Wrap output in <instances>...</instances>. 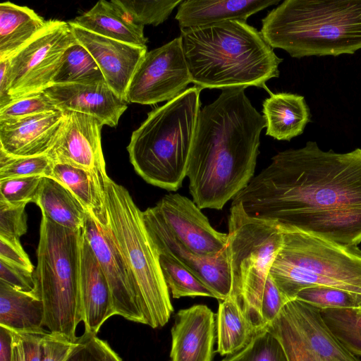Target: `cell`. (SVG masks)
<instances>
[{
	"label": "cell",
	"mask_w": 361,
	"mask_h": 361,
	"mask_svg": "<svg viewBox=\"0 0 361 361\" xmlns=\"http://www.w3.org/2000/svg\"><path fill=\"white\" fill-rule=\"evenodd\" d=\"M281 229L361 243V148L324 151L315 141L279 152L232 200Z\"/></svg>",
	"instance_id": "obj_1"
},
{
	"label": "cell",
	"mask_w": 361,
	"mask_h": 361,
	"mask_svg": "<svg viewBox=\"0 0 361 361\" xmlns=\"http://www.w3.org/2000/svg\"><path fill=\"white\" fill-rule=\"evenodd\" d=\"M245 89H224L199 111L186 176L201 209H222L254 177L266 121Z\"/></svg>",
	"instance_id": "obj_2"
},
{
	"label": "cell",
	"mask_w": 361,
	"mask_h": 361,
	"mask_svg": "<svg viewBox=\"0 0 361 361\" xmlns=\"http://www.w3.org/2000/svg\"><path fill=\"white\" fill-rule=\"evenodd\" d=\"M180 37L192 82L201 89L267 88L279 76L283 59L246 21L180 29Z\"/></svg>",
	"instance_id": "obj_3"
},
{
	"label": "cell",
	"mask_w": 361,
	"mask_h": 361,
	"mask_svg": "<svg viewBox=\"0 0 361 361\" xmlns=\"http://www.w3.org/2000/svg\"><path fill=\"white\" fill-rule=\"evenodd\" d=\"M262 23L268 44L293 58L361 49V0H285Z\"/></svg>",
	"instance_id": "obj_4"
},
{
	"label": "cell",
	"mask_w": 361,
	"mask_h": 361,
	"mask_svg": "<svg viewBox=\"0 0 361 361\" xmlns=\"http://www.w3.org/2000/svg\"><path fill=\"white\" fill-rule=\"evenodd\" d=\"M201 88L193 86L150 111L127 147L135 171L148 183L176 191L186 177L200 110Z\"/></svg>",
	"instance_id": "obj_5"
},
{
	"label": "cell",
	"mask_w": 361,
	"mask_h": 361,
	"mask_svg": "<svg viewBox=\"0 0 361 361\" xmlns=\"http://www.w3.org/2000/svg\"><path fill=\"white\" fill-rule=\"evenodd\" d=\"M105 202L108 225L135 288L145 324L168 323L173 307L159 262V253L145 226L142 211L128 190L109 177Z\"/></svg>",
	"instance_id": "obj_6"
},
{
	"label": "cell",
	"mask_w": 361,
	"mask_h": 361,
	"mask_svg": "<svg viewBox=\"0 0 361 361\" xmlns=\"http://www.w3.org/2000/svg\"><path fill=\"white\" fill-rule=\"evenodd\" d=\"M283 243L269 271L290 301L302 289L327 286L361 295V250L297 229H281Z\"/></svg>",
	"instance_id": "obj_7"
},
{
	"label": "cell",
	"mask_w": 361,
	"mask_h": 361,
	"mask_svg": "<svg viewBox=\"0 0 361 361\" xmlns=\"http://www.w3.org/2000/svg\"><path fill=\"white\" fill-rule=\"evenodd\" d=\"M81 229L62 227L42 215L32 290L44 306L43 326L73 341L83 321L80 290Z\"/></svg>",
	"instance_id": "obj_8"
},
{
	"label": "cell",
	"mask_w": 361,
	"mask_h": 361,
	"mask_svg": "<svg viewBox=\"0 0 361 361\" xmlns=\"http://www.w3.org/2000/svg\"><path fill=\"white\" fill-rule=\"evenodd\" d=\"M283 243L282 230L247 215L240 203H231L227 248L231 272L228 298L238 305L257 333L266 329L261 314L264 289Z\"/></svg>",
	"instance_id": "obj_9"
},
{
	"label": "cell",
	"mask_w": 361,
	"mask_h": 361,
	"mask_svg": "<svg viewBox=\"0 0 361 361\" xmlns=\"http://www.w3.org/2000/svg\"><path fill=\"white\" fill-rule=\"evenodd\" d=\"M280 343L287 361H360L335 336L321 310L294 299L265 329Z\"/></svg>",
	"instance_id": "obj_10"
},
{
	"label": "cell",
	"mask_w": 361,
	"mask_h": 361,
	"mask_svg": "<svg viewBox=\"0 0 361 361\" xmlns=\"http://www.w3.org/2000/svg\"><path fill=\"white\" fill-rule=\"evenodd\" d=\"M75 42L68 22L49 20L38 35L9 58L12 99L51 86L66 51Z\"/></svg>",
	"instance_id": "obj_11"
},
{
	"label": "cell",
	"mask_w": 361,
	"mask_h": 361,
	"mask_svg": "<svg viewBox=\"0 0 361 361\" xmlns=\"http://www.w3.org/2000/svg\"><path fill=\"white\" fill-rule=\"evenodd\" d=\"M192 82L180 37L147 51L127 89L128 103L155 104L169 102Z\"/></svg>",
	"instance_id": "obj_12"
},
{
	"label": "cell",
	"mask_w": 361,
	"mask_h": 361,
	"mask_svg": "<svg viewBox=\"0 0 361 361\" xmlns=\"http://www.w3.org/2000/svg\"><path fill=\"white\" fill-rule=\"evenodd\" d=\"M146 229L159 254L167 255L187 268L223 300L231 291V272L227 246L214 256H202L187 248L158 216L153 207L142 212Z\"/></svg>",
	"instance_id": "obj_13"
},
{
	"label": "cell",
	"mask_w": 361,
	"mask_h": 361,
	"mask_svg": "<svg viewBox=\"0 0 361 361\" xmlns=\"http://www.w3.org/2000/svg\"><path fill=\"white\" fill-rule=\"evenodd\" d=\"M82 229L109 283L115 315L145 324L135 288L108 223L100 224L87 212Z\"/></svg>",
	"instance_id": "obj_14"
},
{
	"label": "cell",
	"mask_w": 361,
	"mask_h": 361,
	"mask_svg": "<svg viewBox=\"0 0 361 361\" xmlns=\"http://www.w3.org/2000/svg\"><path fill=\"white\" fill-rule=\"evenodd\" d=\"M153 209L174 235L190 250L214 256L226 248L228 233L214 229L191 200L178 193L164 195Z\"/></svg>",
	"instance_id": "obj_15"
},
{
	"label": "cell",
	"mask_w": 361,
	"mask_h": 361,
	"mask_svg": "<svg viewBox=\"0 0 361 361\" xmlns=\"http://www.w3.org/2000/svg\"><path fill=\"white\" fill-rule=\"evenodd\" d=\"M64 112L60 133L47 154L54 162L68 164L102 176H108L101 138L104 125L90 115Z\"/></svg>",
	"instance_id": "obj_16"
},
{
	"label": "cell",
	"mask_w": 361,
	"mask_h": 361,
	"mask_svg": "<svg viewBox=\"0 0 361 361\" xmlns=\"http://www.w3.org/2000/svg\"><path fill=\"white\" fill-rule=\"evenodd\" d=\"M68 23L75 40L92 56L106 84L125 99L130 82L147 48L105 37Z\"/></svg>",
	"instance_id": "obj_17"
},
{
	"label": "cell",
	"mask_w": 361,
	"mask_h": 361,
	"mask_svg": "<svg viewBox=\"0 0 361 361\" xmlns=\"http://www.w3.org/2000/svg\"><path fill=\"white\" fill-rule=\"evenodd\" d=\"M43 92L59 110L90 115L109 127L117 126L128 108V102L106 82L53 85Z\"/></svg>",
	"instance_id": "obj_18"
},
{
	"label": "cell",
	"mask_w": 361,
	"mask_h": 361,
	"mask_svg": "<svg viewBox=\"0 0 361 361\" xmlns=\"http://www.w3.org/2000/svg\"><path fill=\"white\" fill-rule=\"evenodd\" d=\"M65 118L60 110L0 121V150L14 157L47 154Z\"/></svg>",
	"instance_id": "obj_19"
},
{
	"label": "cell",
	"mask_w": 361,
	"mask_h": 361,
	"mask_svg": "<svg viewBox=\"0 0 361 361\" xmlns=\"http://www.w3.org/2000/svg\"><path fill=\"white\" fill-rule=\"evenodd\" d=\"M215 331V315L207 305L180 310L171 330L169 361H212Z\"/></svg>",
	"instance_id": "obj_20"
},
{
	"label": "cell",
	"mask_w": 361,
	"mask_h": 361,
	"mask_svg": "<svg viewBox=\"0 0 361 361\" xmlns=\"http://www.w3.org/2000/svg\"><path fill=\"white\" fill-rule=\"evenodd\" d=\"M80 290L85 333L97 336L102 324L115 315L106 278L81 229Z\"/></svg>",
	"instance_id": "obj_21"
},
{
	"label": "cell",
	"mask_w": 361,
	"mask_h": 361,
	"mask_svg": "<svg viewBox=\"0 0 361 361\" xmlns=\"http://www.w3.org/2000/svg\"><path fill=\"white\" fill-rule=\"evenodd\" d=\"M280 0H185L178 6L175 18L180 29L247 19Z\"/></svg>",
	"instance_id": "obj_22"
},
{
	"label": "cell",
	"mask_w": 361,
	"mask_h": 361,
	"mask_svg": "<svg viewBox=\"0 0 361 361\" xmlns=\"http://www.w3.org/2000/svg\"><path fill=\"white\" fill-rule=\"evenodd\" d=\"M262 106L266 135L278 140L290 141L301 135L311 120L310 108L300 94L271 93Z\"/></svg>",
	"instance_id": "obj_23"
},
{
	"label": "cell",
	"mask_w": 361,
	"mask_h": 361,
	"mask_svg": "<svg viewBox=\"0 0 361 361\" xmlns=\"http://www.w3.org/2000/svg\"><path fill=\"white\" fill-rule=\"evenodd\" d=\"M71 22L99 35L147 47V38L144 35V26L126 18L112 0L99 1L91 9Z\"/></svg>",
	"instance_id": "obj_24"
},
{
	"label": "cell",
	"mask_w": 361,
	"mask_h": 361,
	"mask_svg": "<svg viewBox=\"0 0 361 361\" xmlns=\"http://www.w3.org/2000/svg\"><path fill=\"white\" fill-rule=\"evenodd\" d=\"M49 177L66 187L98 222L108 223L105 202L108 176H102L68 164L54 162Z\"/></svg>",
	"instance_id": "obj_25"
},
{
	"label": "cell",
	"mask_w": 361,
	"mask_h": 361,
	"mask_svg": "<svg viewBox=\"0 0 361 361\" xmlns=\"http://www.w3.org/2000/svg\"><path fill=\"white\" fill-rule=\"evenodd\" d=\"M32 8L11 1L0 4V59L10 58L47 25Z\"/></svg>",
	"instance_id": "obj_26"
},
{
	"label": "cell",
	"mask_w": 361,
	"mask_h": 361,
	"mask_svg": "<svg viewBox=\"0 0 361 361\" xmlns=\"http://www.w3.org/2000/svg\"><path fill=\"white\" fill-rule=\"evenodd\" d=\"M44 306L32 291L16 289L0 281V326L15 331L44 330Z\"/></svg>",
	"instance_id": "obj_27"
},
{
	"label": "cell",
	"mask_w": 361,
	"mask_h": 361,
	"mask_svg": "<svg viewBox=\"0 0 361 361\" xmlns=\"http://www.w3.org/2000/svg\"><path fill=\"white\" fill-rule=\"evenodd\" d=\"M42 215L71 231L83 228L87 211L77 197L63 185L44 177L34 202Z\"/></svg>",
	"instance_id": "obj_28"
},
{
	"label": "cell",
	"mask_w": 361,
	"mask_h": 361,
	"mask_svg": "<svg viewBox=\"0 0 361 361\" xmlns=\"http://www.w3.org/2000/svg\"><path fill=\"white\" fill-rule=\"evenodd\" d=\"M217 350L221 355H231L244 348L257 334L231 298L219 300L216 316Z\"/></svg>",
	"instance_id": "obj_29"
},
{
	"label": "cell",
	"mask_w": 361,
	"mask_h": 361,
	"mask_svg": "<svg viewBox=\"0 0 361 361\" xmlns=\"http://www.w3.org/2000/svg\"><path fill=\"white\" fill-rule=\"evenodd\" d=\"M101 82L106 81L97 63L87 50L75 40L66 51L51 85Z\"/></svg>",
	"instance_id": "obj_30"
},
{
	"label": "cell",
	"mask_w": 361,
	"mask_h": 361,
	"mask_svg": "<svg viewBox=\"0 0 361 361\" xmlns=\"http://www.w3.org/2000/svg\"><path fill=\"white\" fill-rule=\"evenodd\" d=\"M159 262L173 298L203 296L216 299L215 294L207 286L173 257L159 254Z\"/></svg>",
	"instance_id": "obj_31"
},
{
	"label": "cell",
	"mask_w": 361,
	"mask_h": 361,
	"mask_svg": "<svg viewBox=\"0 0 361 361\" xmlns=\"http://www.w3.org/2000/svg\"><path fill=\"white\" fill-rule=\"evenodd\" d=\"M321 314L338 341L353 354L361 356V310L326 309Z\"/></svg>",
	"instance_id": "obj_32"
},
{
	"label": "cell",
	"mask_w": 361,
	"mask_h": 361,
	"mask_svg": "<svg viewBox=\"0 0 361 361\" xmlns=\"http://www.w3.org/2000/svg\"><path fill=\"white\" fill-rule=\"evenodd\" d=\"M124 16L137 25L154 26L168 19L173 9L182 0H112Z\"/></svg>",
	"instance_id": "obj_33"
},
{
	"label": "cell",
	"mask_w": 361,
	"mask_h": 361,
	"mask_svg": "<svg viewBox=\"0 0 361 361\" xmlns=\"http://www.w3.org/2000/svg\"><path fill=\"white\" fill-rule=\"evenodd\" d=\"M298 300L308 303L320 310L347 309L361 310V295L327 286H313L301 290L296 295Z\"/></svg>",
	"instance_id": "obj_34"
},
{
	"label": "cell",
	"mask_w": 361,
	"mask_h": 361,
	"mask_svg": "<svg viewBox=\"0 0 361 361\" xmlns=\"http://www.w3.org/2000/svg\"><path fill=\"white\" fill-rule=\"evenodd\" d=\"M54 165L48 154L11 157L0 150V180L19 177H49Z\"/></svg>",
	"instance_id": "obj_35"
},
{
	"label": "cell",
	"mask_w": 361,
	"mask_h": 361,
	"mask_svg": "<svg viewBox=\"0 0 361 361\" xmlns=\"http://www.w3.org/2000/svg\"><path fill=\"white\" fill-rule=\"evenodd\" d=\"M221 361H287V359L276 338L264 329L256 334L244 348Z\"/></svg>",
	"instance_id": "obj_36"
},
{
	"label": "cell",
	"mask_w": 361,
	"mask_h": 361,
	"mask_svg": "<svg viewBox=\"0 0 361 361\" xmlns=\"http://www.w3.org/2000/svg\"><path fill=\"white\" fill-rule=\"evenodd\" d=\"M58 110L44 92H35L13 99L0 108V121L15 120Z\"/></svg>",
	"instance_id": "obj_37"
},
{
	"label": "cell",
	"mask_w": 361,
	"mask_h": 361,
	"mask_svg": "<svg viewBox=\"0 0 361 361\" xmlns=\"http://www.w3.org/2000/svg\"><path fill=\"white\" fill-rule=\"evenodd\" d=\"M43 178L30 176L0 180V200L12 205L34 202Z\"/></svg>",
	"instance_id": "obj_38"
},
{
	"label": "cell",
	"mask_w": 361,
	"mask_h": 361,
	"mask_svg": "<svg viewBox=\"0 0 361 361\" xmlns=\"http://www.w3.org/2000/svg\"><path fill=\"white\" fill-rule=\"evenodd\" d=\"M25 206L12 205L0 200V238L20 240L27 230Z\"/></svg>",
	"instance_id": "obj_39"
},
{
	"label": "cell",
	"mask_w": 361,
	"mask_h": 361,
	"mask_svg": "<svg viewBox=\"0 0 361 361\" xmlns=\"http://www.w3.org/2000/svg\"><path fill=\"white\" fill-rule=\"evenodd\" d=\"M65 336L47 331L42 338V361H66L78 345Z\"/></svg>",
	"instance_id": "obj_40"
},
{
	"label": "cell",
	"mask_w": 361,
	"mask_h": 361,
	"mask_svg": "<svg viewBox=\"0 0 361 361\" xmlns=\"http://www.w3.org/2000/svg\"><path fill=\"white\" fill-rule=\"evenodd\" d=\"M288 301L269 274L261 305V314L266 328L274 320Z\"/></svg>",
	"instance_id": "obj_41"
},
{
	"label": "cell",
	"mask_w": 361,
	"mask_h": 361,
	"mask_svg": "<svg viewBox=\"0 0 361 361\" xmlns=\"http://www.w3.org/2000/svg\"><path fill=\"white\" fill-rule=\"evenodd\" d=\"M33 273L0 259V281L16 289L32 291L35 287Z\"/></svg>",
	"instance_id": "obj_42"
},
{
	"label": "cell",
	"mask_w": 361,
	"mask_h": 361,
	"mask_svg": "<svg viewBox=\"0 0 361 361\" xmlns=\"http://www.w3.org/2000/svg\"><path fill=\"white\" fill-rule=\"evenodd\" d=\"M0 259L34 272L35 267L24 251L20 240H8L0 238Z\"/></svg>",
	"instance_id": "obj_43"
},
{
	"label": "cell",
	"mask_w": 361,
	"mask_h": 361,
	"mask_svg": "<svg viewBox=\"0 0 361 361\" xmlns=\"http://www.w3.org/2000/svg\"><path fill=\"white\" fill-rule=\"evenodd\" d=\"M94 336L86 333L80 336L78 345L66 361H104Z\"/></svg>",
	"instance_id": "obj_44"
},
{
	"label": "cell",
	"mask_w": 361,
	"mask_h": 361,
	"mask_svg": "<svg viewBox=\"0 0 361 361\" xmlns=\"http://www.w3.org/2000/svg\"><path fill=\"white\" fill-rule=\"evenodd\" d=\"M47 331H16L22 339L26 361H42L41 342Z\"/></svg>",
	"instance_id": "obj_45"
},
{
	"label": "cell",
	"mask_w": 361,
	"mask_h": 361,
	"mask_svg": "<svg viewBox=\"0 0 361 361\" xmlns=\"http://www.w3.org/2000/svg\"><path fill=\"white\" fill-rule=\"evenodd\" d=\"M9 58L0 59V108L12 101L9 94Z\"/></svg>",
	"instance_id": "obj_46"
},
{
	"label": "cell",
	"mask_w": 361,
	"mask_h": 361,
	"mask_svg": "<svg viewBox=\"0 0 361 361\" xmlns=\"http://www.w3.org/2000/svg\"><path fill=\"white\" fill-rule=\"evenodd\" d=\"M12 337L10 331L0 326V361H11Z\"/></svg>",
	"instance_id": "obj_47"
},
{
	"label": "cell",
	"mask_w": 361,
	"mask_h": 361,
	"mask_svg": "<svg viewBox=\"0 0 361 361\" xmlns=\"http://www.w3.org/2000/svg\"><path fill=\"white\" fill-rule=\"evenodd\" d=\"M8 330L12 337V355L11 361H26L23 341L20 335L16 331L11 329Z\"/></svg>",
	"instance_id": "obj_48"
},
{
	"label": "cell",
	"mask_w": 361,
	"mask_h": 361,
	"mask_svg": "<svg viewBox=\"0 0 361 361\" xmlns=\"http://www.w3.org/2000/svg\"><path fill=\"white\" fill-rule=\"evenodd\" d=\"M94 341L102 352L104 361H123L106 341L97 338V336H94Z\"/></svg>",
	"instance_id": "obj_49"
}]
</instances>
